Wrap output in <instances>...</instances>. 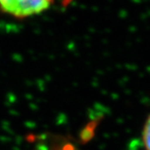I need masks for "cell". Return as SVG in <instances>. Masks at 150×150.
Instances as JSON below:
<instances>
[{"label": "cell", "mask_w": 150, "mask_h": 150, "mask_svg": "<svg viewBox=\"0 0 150 150\" xmlns=\"http://www.w3.org/2000/svg\"><path fill=\"white\" fill-rule=\"evenodd\" d=\"M53 0H0V9L17 18L41 14L52 5Z\"/></svg>", "instance_id": "cell-1"}, {"label": "cell", "mask_w": 150, "mask_h": 150, "mask_svg": "<svg viewBox=\"0 0 150 150\" xmlns=\"http://www.w3.org/2000/svg\"><path fill=\"white\" fill-rule=\"evenodd\" d=\"M142 142L145 150H150V115L146 120L142 131Z\"/></svg>", "instance_id": "cell-2"}]
</instances>
